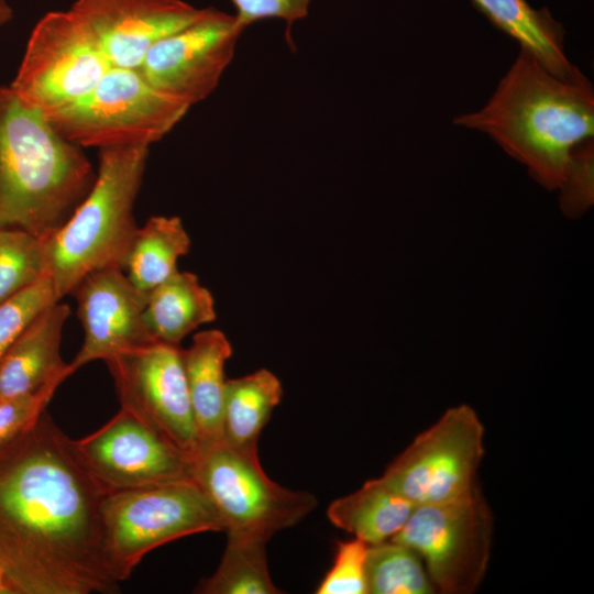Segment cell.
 <instances>
[{"label": "cell", "mask_w": 594, "mask_h": 594, "mask_svg": "<svg viewBox=\"0 0 594 594\" xmlns=\"http://www.w3.org/2000/svg\"><path fill=\"white\" fill-rule=\"evenodd\" d=\"M189 108L153 88L138 69L111 67L85 98L47 120L80 147L150 146Z\"/></svg>", "instance_id": "7"}, {"label": "cell", "mask_w": 594, "mask_h": 594, "mask_svg": "<svg viewBox=\"0 0 594 594\" xmlns=\"http://www.w3.org/2000/svg\"><path fill=\"white\" fill-rule=\"evenodd\" d=\"M471 1L496 28L553 75L569 77L578 69L565 54L562 24L546 8L536 10L526 0Z\"/></svg>", "instance_id": "18"}, {"label": "cell", "mask_w": 594, "mask_h": 594, "mask_svg": "<svg viewBox=\"0 0 594 594\" xmlns=\"http://www.w3.org/2000/svg\"><path fill=\"white\" fill-rule=\"evenodd\" d=\"M453 122L487 134L537 183L556 190L576 148L593 139L594 90L579 68L559 77L520 48L484 107Z\"/></svg>", "instance_id": "2"}, {"label": "cell", "mask_w": 594, "mask_h": 594, "mask_svg": "<svg viewBox=\"0 0 594 594\" xmlns=\"http://www.w3.org/2000/svg\"><path fill=\"white\" fill-rule=\"evenodd\" d=\"M560 205L570 217L583 215L594 199V142L582 143L575 151L568 176L560 187Z\"/></svg>", "instance_id": "29"}, {"label": "cell", "mask_w": 594, "mask_h": 594, "mask_svg": "<svg viewBox=\"0 0 594 594\" xmlns=\"http://www.w3.org/2000/svg\"><path fill=\"white\" fill-rule=\"evenodd\" d=\"M59 301L48 275L0 305V358L47 306Z\"/></svg>", "instance_id": "26"}, {"label": "cell", "mask_w": 594, "mask_h": 594, "mask_svg": "<svg viewBox=\"0 0 594 594\" xmlns=\"http://www.w3.org/2000/svg\"><path fill=\"white\" fill-rule=\"evenodd\" d=\"M106 494L46 411L0 448V568L14 594L118 592L102 554Z\"/></svg>", "instance_id": "1"}, {"label": "cell", "mask_w": 594, "mask_h": 594, "mask_svg": "<svg viewBox=\"0 0 594 594\" xmlns=\"http://www.w3.org/2000/svg\"><path fill=\"white\" fill-rule=\"evenodd\" d=\"M146 145L100 148L96 178L67 221L43 238L45 273L58 300L102 268L124 270L139 227L133 216L148 157Z\"/></svg>", "instance_id": "4"}, {"label": "cell", "mask_w": 594, "mask_h": 594, "mask_svg": "<svg viewBox=\"0 0 594 594\" xmlns=\"http://www.w3.org/2000/svg\"><path fill=\"white\" fill-rule=\"evenodd\" d=\"M283 396L280 381L266 369L227 380L222 441L249 453H257L260 435Z\"/></svg>", "instance_id": "21"}, {"label": "cell", "mask_w": 594, "mask_h": 594, "mask_svg": "<svg viewBox=\"0 0 594 594\" xmlns=\"http://www.w3.org/2000/svg\"><path fill=\"white\" fill-rule=\"evenodd\" d=\"M105 565L118 583L150 551L204 531H221V518L193 479L107 493L101 505Z\"/></svg>", "instance_id": "5"}, {"label": "cell", "mask_w": 594, "mask_h": 594, "mask_svg": "<svg viewBox=\"0 0 594 594\" xmlns=\"http://www.w3.org/2000/svg\"><path fill=\"white\" fill-rule=\"evenodd\" d=\"M367 594H431L436 590L419 554L394 540L369 546Z\"/></svg>", "instance_id": "24"}, {"label": "cell", "mask_w": 594, "mask_h": 594, "mask_svg": "<svg viewBox=\"0 0 594 594\" xmlns=\"http://www.w3.org/2000/svg\"><path fill=\"white\" fill-rule=\"evenodd\" d=\"M266 542L228 537L221 561L212 575L202 580L200 594H278L265 553Z\"/></svg>", "instance_id": "23"}, {"label": "cell", "mask_w": 594, "mask_h": 594, "mask_svg": "<svg viewBox=\"0 0 594 594\" xmlns=\"http://www.w3.org/2000/svg\"><path fill=\"white\" fill-rule=\"evenodd\" d=\"M84 341L69 363L72 371L156 341L143 314L147 294L138 289L123 270L109 267L86 275L74 292Z\"/></svg>", "instance_id": "14"}, {"label": "cell", "mask_w": 594, "mask_h": 594, "mask_svg": "<svg viewBox=\"0 0 594 594\" xmlns=\"http://www.w3.org/2000/svg\"><path fill=\"white\" fill-rule=\"evenodd\" d=\"M243 32L234 15L201 9L193 23L156 42L138 72L160 92L191 107L216 89Z\"/></svg>", "instance_id": "13"}, {"label": "cell", "mask_w": 594, "mask_h": 594, "mask_svg": "<svg viewBox=\"0 0 594 594\" xmlns=\"http://www.w3.org/2000/svg\"><path fill=\"white\" fill-rule=\"evenodd\" d=\"M231 354L228 338L217 329L196 333L191 345L182 350L199 447L222 441L224 365Z\"/></svg>", "instance_id": "17"}, {"label": "cell", "mask_w": 594, "mask_h": 594, "mask_svg": "<svg viewBox=\"0 0 594 594\" xmlns=\"http://www.w3.org/2000/svg\"><path fill=\"white\" fill-rule=\"evenodd\" d=\"M191 479L211 501L231 538L267 542L317 505L312 494L272 481L257 453L237 450L223 441L198 447L191 457Z\"/></svg>", "instance_id": "6"}, {"label": "cell", "mask_w": 594, "mask_h": 594, "mask_svg": "<svg viewBox=\"0 0 594 594\" xmlns=\"http://www.w3.org/2000/svg\"><path fill=\"white\" fill-rule=\"evenodd\" d=\"M237 13L235 22L243 31L251 24L265 19H282L286 22V40L292 42L290 30L295 21L308 14L311 0H231Z\"/></svg>", "instance_id": "30"}, {"label": "cell", "mask_w": 594, "mask_h": 594, "mask_svg": "<svg viewBox=\"0 0 594 594\" xmlns=\"http://www.w3.org/2000/svg\"><path fill=\"white\" fill-rule=\"evenodd\" d=\"M111 67L70 10L52 11L33 28L9 86L26 106L50 118L85 98Z\"/></svg>", "instance_id": "9"}, {"label": "cell", "mask_w": 594, "mask_h": 594, "mask_svg": "<svg viewBox=\"0 0 594 594\" xmlns=\"http://www.w3.org/2000/svg\"><path fill=\"white\" fill-rule=\"evenodd\" d=\"M96 178L82 147L0 86V229L46 238L82 201Z\"/></svg>", "instance_id": "3"}, {"label": "cell", "mask_w": 594, "mask_h": 594, "mask_svg": "<svg viewBox=\"0 0 594 594\" xmlns=\"http://www.w3.org/2000/svg\"><path fill=\"white\" fill-rule=\"evenodd\" d=\"M72 447L105 493L191 479V458L123 408Z\"/></svg>", "instance_id": "12"}, {"label": "cell", "mask_w": 594, "mask_h": 594, "mask_svg": "<svg viewBox=\"0 0 594 594\" xmlns=\"http://www.w3.org/2000/svg\"><path fill=\"white\" fill-rule=\"evenodd\" d=\"M13 18V9L8 0H0V25L9 23Z\"/></svg>", "instance_id": "31"}, {"label": "cell", "mask_w": 594, "mask_h": 594, "mask_svg": "<svg viewBox=\"0 0 594 594\" xmlns=\"http://www.w3.org/2000/svg\"><path fill=\"white\" fill-rule=\"evenodd\" d=\"M414 508L413 503L378 477L333 501L327 516L336 527L373 546L391 540L404 527Z\"/></svg>", "instance_id": "20"}, {"label": "cell", "mask_w": 594, "mask_h": 594, "mask_svg": "<svg viewBox=\"0 0 594 594\" xmlns=\"http://www.w3.org/2000/svg\"><path fill=\"white\" fill-rule=\"evenodd\" d=\"M180 345L161 342L108 359L120 408L190 458L199 447Z\"/></svg>", "instance_id": "11"}, {"label": "cell", "mask_w": 594, "mask_h": 594, "mask_svg": "<svg viewBox=\"0 0 594 594\" xmlns=\"http://www.w3.org/2000/svg\"><path fill=\"white\" fill-rule=\"evenodd\" d=\"M0 594H14V591L9 584L1 568H0Z\"/></svg>", "instance_id": "32"}, {"label": "cell", "mask_w": 594, "mask_h": 594, "mask_svg": "<svg viewBox=\"0 0 594 594\" xmlns=\"http://www.w3.org/2000/svg\"><path fill=\"white\" fill-rule=\"evenodd\" d=\"M189 249L190 238L178 217L154 216L138 229L123 271L148 295L178 271L177 261Z\"/></svg>", "instance_id": "22"}, {"label": "cell", "mask_w": 594, "mask_h": 594, "mask_svg": "<svg viewBox=\"0 0 594 594\" xmlns=\"http://www.w3.org/2000/svg\"><path fill=\"white\" fill-rule=\"evenodd\" d=\"M484 426L468 405L449 408L389 463L381 479L415 506L459 498L476 485Z\"/></svg>", "instance_id": "10"}, {"label": "cell", "mask_w": 594, "mask_h": 594, "mask_svg": "<svg viewBox=\"0 0 594 594\" xmlns=\"http://www.w3.org/2000/svg\"><path fill=\"white\" fill-rule=\"evenodd\" d=\"M44 275L43 238L21 230L0 229V305Z\"/></svg>", "instance_id": "25"}, {"label": "cell", "mask_w": 594, "mask_h": 594, "mask_svg": "<svg viewBox=\"0 0 594 594\" xmlns=\"http://www.w3.org/2000/svg\"><path fill=\"white\" fill-rule=\"evenodd\" d=\"M70 308L61 300L42 310L0 358V399L64 382L74 372L61 356L62 331Z\"/></svg>", "instance_id": "16"}, {"label": "cell", "mask_w": 594, "mask_h": 594, "mask_svg": "<svg viewBox=\"0 0 594 594\" xmlns=\"http://www.w3.org/2000/svg\"><path fill=\"white\" fill-rule=\"evenodd\" d=\"M369 546L354 538L339 542L333 564L319 584L317 594H367Z\"/></svg>", "instance_id": "27"}, {"label": "cell", "mask_w": 594, "mask_h": 594, "mask_svg": "<svg viewBox=\"0 0 594 594\" xmlns=\"http://www.w3.org/2000/svg\"><path fill=\"white\" fill-rule=\"evenodd\" d=\"M69 10L113 67L132 69L156 42L201 13L183 0H76Z\"/></svg>", "instance_id": "15"}, {"label": "cell", "mask_w": 594, "mask_h": 594, "mask_svg": "<svg viewBox=\"0 0 594 594\" xmlns=\"http://www.w3.org/2000/svg\"><path fill=\"white\" fill-rule=\"evenodd\" d=\"M143 318L156 342L180 345L216 319L215 300L195 274L177 271L148 294Z\"/></svg>", "instance_id": "19"}, {"label": "cell", "mask_w": 594, "mask_h": 594, "mask_svg": "<svg viewBox=\"0 0 594 594\" xmlns=\"http://www.w3.org/2000/svg\"><path fill=\"white\" fill-rule=\"evenodd\" d=\"M391 540L419 554L435 590L443 594H471L487 570L493 514L476 486L449 502L415 506Z\"/></svg>", "instance_id": "8"}, {"label": "cell", "mask_w": 594, "mask_h": 594, "mask_svg": "<svg viewBox=\"0 0 594 594\" xmlns=\"http://www.w3.org/2000/svg\"><path fill=\"white\" fill-rule=\"evenodd\" d=\"M62 383L55 381L34 393L0 399V448L38 420Z\"/></svg>", "instance_id": "28"}]
</instances>
